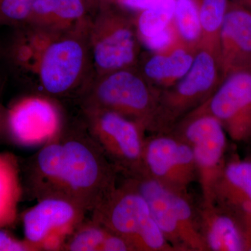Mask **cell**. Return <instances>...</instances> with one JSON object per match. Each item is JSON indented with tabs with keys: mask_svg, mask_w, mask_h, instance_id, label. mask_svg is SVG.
<instances>
[{
	"mask_svg": "<svg viewBox=\"0 0 251 251\" xmlns=\"http://www.w3.org/2000/svg\"><path fill=\"white\" fill-rule=\"evenodd\" d=\"M206 244L216 251H239L245 249V243L235 222L225 215L213 216L209 219Z\"/></svg>",
	"mask_w": 251,
	"mask_h": 251,
	"instance_id": "e0dca14e",
	"label": "cell"
},
{
	"mask_svg": "<svg viewBox=\"0 0 251 251\" xmlns=\"http://www.w3.org/2000/svg\"><path fill=\"white\" fill-rule=\"evenodd\" d=\"M34 0H0V26L22 27Z\"/></svg>",
	"mask_w": 251,
	"mask_h": 251,
	"instance_id": "603a6c76",
	"label": "cell"
},
{
	"mask_svg": "<svg viewBox=\"0 0 251 251\" xmlns=\"http://www.w3.org/2000/svg\"><path fill=\"white\" fill-rule=\"evenodd\" d=\"M232 2L241 5L243 7L246 8L251 11V0H231Z\"/></svg>",
	"mask_w": 251,
	"mask_h": 251,
	"instance_id": "83f0119b",
	"label": "cell"
},
{
	"mask_svg": "<svg viewBox=\"0 0 251 251\" xmlns=\"http://www.w3.org/2000/svg\"><path fill=\"white\" fill-rule=\"evenodd\" d=\"M176 29L173 23L164 30L150 37L140 39V44L148 50L156 53L163 52L174 45L175 41L177 39Z\"/></svg>",
	"mask_w": 251,
	"mask_h": 251,
	"instance_id": "cb8c5ba5",
	"label": "cell"
},
{
	"mask_svg": "<svg viewBox=\"0 0 251 251\" xmlns=\"http://www.w3.org/2000/svg\"><path fill=\"white\" fill-rule=\"evenodd\" d=\"M8 229H0V251H36L25 239H20Z\"/></svg>",
	"mask_w": 251,
	"mask_h": 251,
	"instance_id": "d4e9b609",
	"label": "cell"
},
{
	"mask_svg": "<svg viewBox=\"0 0 251 251\" xmlns=\"http://www.w3.org/2000/svg\"><path fill=\"white\" fill-rule=\"evenodd\" d=\"M23 198L67 200L92 212L115 188L117 170L85 125L63 129L21 164Z\"/></svg>",
	"mask_w": 251,
	"mask_h": 251,
	"instance_id": "6da1fadb",
	"label": "cell"
},
{
	"mask_svg": "<svg viewBox=\"0 0 251 251\" xmlns=\"http://www.w3.org/2000/svg\"><path fill=\"white\" fill-rule=\"evenodd\" d=\"M143 166L151 177L166 186L186 184L197 168L191 146L168 137L154 138L145 145Z\"/></svg>",
	"mask_w": 251,
	"mask_h": 251,
	"instance_id": "8fae6325",
	"label": "cell"
},
{
	"mask_svg": "<svg viewBox=\"0 0 251 251\" xmlns=\"http://www.w3.org/2000/svg\"><path fill=\"white\" fill-rule=\"evenodd\" d=\"M87 213L67 200L44 198L23 214L24 239L36 251H62Z\"/></svg>",
	"mask_w": 251,
	"mask_h": 251,
	"instance_id": "9c48e42d",
	"label": "cell"
},
{
	"mask_svg": "<svg viewBox=\"0 0 251 251\" xmlns=\"http://www.w3.org/2000/svg\"><path fill=\"white\" fill-rule=\"evenodd\" d=\"M207 112L229 136L242 141L251 136V71L227 75L206 100Z\"/></svg>",
	"mask_w": 251,
	"mask_h": 251,
	"instance_id": "30bf717a",
	"label": "cell"
},
{
	"mask_svg": "<svg viewBox=\"0 0 251 251\" xmlns=\"http://www.w3.org/2000/svg\"><path fill=\"white\" fill-rule=\"evenodd\" d=\"M97 0H48L41 20V29L65 31L90 17Z\"/></svg>",
	"mask_w": 251,
	"mask_h": 251,
	"instance_id": "2e32d148",
	"label": "cell"
},
{
	"mask_svg": "<svg viewBox=\"0 0 251 251\" xmlns=\"http://www.w3.org/2000/svg\"><path fill=\"white\" fill-rule=\"evenodd\" d=\"M82 110L86 129L117 171L125 174L141 171L145 147L143 127L111 110Z\"/></svg>",
	"mask_w": 251,
	"mask_h": 251,
	"instance_id": "8992f818",
	"label": "cell"
},
{
	"mask_svg": "<svg viewBox=\"0 0 251 251\" xmlns=\"http://www.w3.org/2000/svg\"><path fill=\"white\" fill-rule=\"evenodd\" d=\"M110 232L95 220H84L68 238L62 251H102L104 243Z\"/></svg>",
	"mask_w": 251,
	"mask_h": 251,
	"instance_id": "44dd1931",
	"label": "cell"
},
{
	"mask_svg": "<svg viewBox=\"0 0 251 251\" xmlns=\"http://www.w3.org/2000/svg\"><path fill=\"white\" fill-rule=\"evenodd\" d=\"M246 248H247L248 250L251 251V238L250 240H249V243H248L247 247Z\"/></svg>",
	"mask_w": 251,
	"mask_h": 251,
	"instance_id": "f1b7e54d",
	"label": "cell"
},
{
	"mask_svg": "<svg viewBox=\"0 0 251 251\" xmlns=\"http://www.w3.org/2000/svg\"><path fill=\"white\" fill-rule=\"evenodd\" d=\"M97 1H101V0H97Z\"/></svg>",
	"mask_w": 251,
	"mask_h": 251,
	"instance_id": "f546056e",
	"label": "cell"
},
{
	"mask_svg": "<svg viewBox=\"0 0 251 251\" xmlns=\"http://www.w3.org/2000/svg\"><path fill=\"white\" fill-rule=\"evenodd\" d=\"M90 17L65 31L23 26L15 46L18 65L32 75L42 94L61 98L78 97L93 79L89 28Z\"/></svg>",
	"mask_w": 251,
	"mask_h": 251,
	"instance_id": "7a4b0ae2",
	"label": "cell"
},
{
	"mask_svg": "<svg viewBox=\"0 0 251 251\" xmlns=\"http://www.w3.org/2000/svg\"><path fill=\"white\" fill-rule=\"evenodd\" d=\"M177 37L184 46L196 49L202 38V27L198 5L195 0H176L174 19Z\"/></svg>",
	"mask_w": 251,
	"mask_h": 251,
	"instance_id": "ac0fdd59",
	"label": "cell"
},
{
	"mask_svg": "<svg viewBox=\"0 0 251 251\" xmlns=\"http://www.w3.org/2000/svg\"><path fill=\"white\" fill-rule=\"evenodd\" d=\"M223 80L219 53L209 46L196 50L191 69L174 85L160 92L156 118L173 120L209 99Z\"/></svg>",
	"mask_w": 251,
	"mask_h": 251,
	"instance_id": "52a82bcc",
	"label": "cell"
},
{
	"mask_svg": "<svg viewBox=\"0 0 251 251\" xmlns=\"http://www.w3.org/2000/svg\"><path fill=\"white\" fill-rule=\"evenodd\" d=\"M117 4L127 11H133L135 12L148 9L156 1V0H115Z\"/></svg>",
	"mask_w": 251,
	"mask_h": 251,
	"instance_id": "484cf974",
	"label": "cell"
},
{
	"mask_svg": "<svg viewBox=\"0 0 251 251\" xmlns=\"http://www.w3.org/2000/svg\"><path fill=\"white\" fill-rule=\"evenodd\" d=\"M224 177L226 186L242 198L244 210L251 214V162L229 163L225 170Z\"/></svg>",
	"mask_w": 251,
	"mask_h": 251,
	"instance_id": "7402d4cb",
	"label": "cell"
},
{
	"mask_svg": "<svg viewBox=\"0 0 251 251\" xmlns=\"http://www.w3.org/2000/svg\"><path fill=\"white\" fill-rule=\"evenodd\" d=\"M159 94L135 67L94 75L79 97L82 108L111 110L144 128L156 120Z\"/></svg>",
	"mask_w": 251,
	"mask_h": 251,
	"instance_id": "3957f363",
	"label": "cell"
},
{
	"mask_svg": "<svg viewBox=\"0 0 251 251\" xmlns=\"http://www.w3.org/2000/svg\"><path fill=\"white\" fill-rule=\"evenodd\" d=\"M92 219L120 236L133 251H162L166 237L155 222L148 203L128 186L114 188L92 211Z\"/></svg>",
	"mask_w": 251,
	"mask_h": 251,
	"instance_id": "5b68a950",
	"label": "cell"
},
{
	"mask_svg": "<svg viewBox=\"0 0 251 251\" xmlns=\"http://www.w3.org/2000/svg\"><path fill=\"white\" fill-rule=\"evenodd\" d=\"M176 0H156L151 6L138 11L135 18L139 39L164 30L173 23Z\"/></svg>",
	"mask_w": 251,
	"mask_h": 251,
	"instance_id": "d6986e66",
	"label": "cell"
},
{
	"mask_svg": "<svg viewBox=\"0 0 251 251\" xmlns=\"http://www.w3.org/2000/svg\"><path fill=\"white\" fill-rule=\"evenodd\" d=\"M219 59L223 80L251 71V11L231 1L220 31Z\"/></svg>",
	"mask_w": 251,
	"mask_h": 251,
	"instance_id": "7c38bea8",
	"label": "cell"
},
{
	"mask_svg": "<svg viewBox=\"0 0 251 251\" xmlns=\"http://www.w3.org/2000/svg\"><path fill=\"white\" fill-rule=\"evenodd\" d=\"M63 129L60 108L44 94L23 97L6 108V138L21 148L43 146Z\"/></svg>",
	"mask_w": 251,
	"mask_h": 251,
	"instance_id": "ba28073f",
	"label": "cell"
},
{
	"mask_svg": "<svg viewBox=\"0 0 251 251\" xmlns=\"http://www.w3.org/2000/svg\"><path fill=\"white\" fill-rule=\"evenodd\" d=\"M184 134L208 191L226 148L224 126L215 117L201 111L188 122Z\"/></svg>",
	"mask_w": 251,
	"mask_h": 251,
	"instance_id": "4fadbf2b",
	"label": "cell"
},
{
	"mask_svg": "<svg viewBox=\"0 0 251 251\" xmlns=\"http://www.w3.org/2000/svg\"><path fill=\"white\" fill-rule=\"evenodd\" d=\"M6 108L0 105V140L6 138Z\"/></svg>",
	"mask_w": 251,
	"mask_h": 251,
	"instance_id": "4316f807",
	"label": "cell"
},
{
	"mask_svg": "<svg viewBox=\"0 0 251 251\" xmlns=\"http://www.w3.org/2000/svg\"><path fill=\"white\" fill-rule=\"evenodd\" d=\"M198 5L202 27L201 46H209L219 52L220 31L227 12L229 0H195Z\"/></svg>",
	"mask_w": 251,
	"mask_h": 251,
	"instance_id": "ffe728a7",
	"label": "cell"
},
{
	"mask_svg": "<svg viewBox=\"0 0 251 251\" xmlns=\"http://www.w3.org/2000/svg\"><path fill=\"white\" fill-rule=\"evenodd\" d=\"M195 52V50L186 46L175 48L171 52L151 54L138 69L156 90H165L187 74L192 66Z\"/></svg>",
	"mask_w": 251,
	"mask_h": 251,
	"instance_id": "5bb4252c",
	"label": "cell"
},
{
	"mask_svg": "<svg viewBox=\"0 0 251 251\" xmlns=\"http://www.w3.org/2000/svg\"><path fill=\"white\" fill-rule=\"evenodd\" d=\"M115 0H101L91 18L89 44L94 75L138 67L141 44L135 18Z\"/></svg>",
	"mask_w": 251,
	"mask_h": 251,
	"instance_id": "277c9868",
	"label": "cell"
},
{
	"mask_svg": "<svg viewBox=\"0 0 251 251\" xmlns=\"http://www.w3.org/2000/svg\"><path fill=\"white\" fill-rule=\"evenodd\" d=\"M22 198L21 163L14 153L0 152V229L16 226Z\"/></svg>",
	"mask_w": 251,
	"mask_h": 251,
	"instance_id": "9a60e30c",
	"label": "cell"
}]
</instances>
